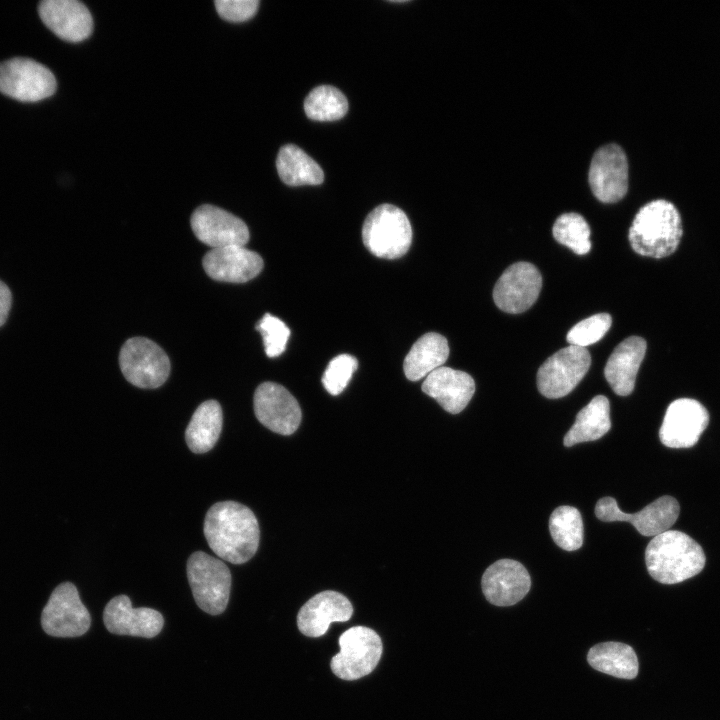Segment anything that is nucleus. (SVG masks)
Masks as SVG:
<instances>
[{
  "label": "nucleus",
  "instance_id": "nucleus-1",
  "mask_svg": "<svg viewBox=\"0 0 720 720\" xmlns=\"http://www.w3.org/2000/svg\"><path fill=\"white\" fill-rule=\"evenodd\" d=\"M203 531L211 550L233 564L250 560L259 546L260 530L256 516L239 502L213 504L206 513Z\"/></svg>",
  "mask_w": 720,
  "mask_h": 720
},
{
  "label": "nucleus",
  "instance_id": "nucleus-2",
  "mask_svg": "<svg viewBox=\"0 0 720 720\" xmlns=\"http://www.w3.org/2000/svg\"><path fill=\"white\" fill-rule=\"evenodd\" d=\"M645 562L650 576L662 584H677L699 574L706 563L702 547L689 535L668 530L649 542Z\"/></svg>",
  "mask_w": 720,
  "mask_h": 720
},
{
  "label": "nucleus",
  "instance_id": "nucleus-3",
  "mask_svg": "<svg viewBox=\"0 0 720 720\" xmlns=\"http://www.w3.org/2000/svg\"><path fill=\"white\" fill-rule=\"evenodd\" d=\"M682 237L681 217L676 207L664 199L642 206L630 226L632 249L646 257L663 258L672 254Z\"/></svg>",
  "mask_w": 720,
  "mask_h": 720
},
{
  "label": "nucleus",
  "instance_id": "nucleus-4",
  "mask_svg": "<svg viewBox=\"0 0 720 720\" xmlns=\"http://www.w3.org/2000/svg\"><path fill=\"white\" fill-rule=\"evenodd\" d=\"M365 247L375 256L396 259L409 250L412 228L406 214L392 204H381L366 217L362 227Z\"/></svg>",
  "mask_w": 720,
  "mask_h": 720
},
{
  "label": "nucleus",
  "instance_id": "nucleus-5",
  "mask_svg": "<svg viewBox=\"0 0 720 720\" xmlns=\"http://www.w3.org/2000/svg\"><path fill=\"white\" fill-rule=\"evenodd\" d=\"M193 597L204 612L221 614L227 607L232 577L227 565L203 552L192 553L186 565Z\"/></svg>",
  "mask_w": 720,
  "mask_h": 720
},
{
  "label": "nucleus",
  "instance_id": "nucleus-6",
  "mask_svg": "<svg viewBox=\"0 0 720 720\" xmlns=\"http://www.w3.org/2000/svg\"><path fill=\"white\" fill-rule=\"evenodd\" d=\"M340 652L332 657V672L343 680H356L370 674L383 651L380 636L365 626L346 630L339 638Z\"/></svg>",
  "mask_w": 720,
  "mask_h": 720
},
{
  "label": "nucleus",
  "instance_id": "nucleus-7",
  "mask_svg": "<svg viewBox=\"0 0 720 720\" xmlns=\"http://www.w3.org/2000/svg\"><path fill=\"white\" fill-rule=\"evenodd\" d=\"M119 364L126 380L139 388H157L170 373L167 354L155 342L144 337H133L123 344Z\"/></svg>",
  "mask_w": 720,
  "mask_h": 720
},
{
  "label": "nucleus",
  "instance_id": "nucleus-8",
  "mask_svg": "<svg viewBox=\"0 0 720 720\" xmlns=\"http://www.w3.org/2000/svg\"><path fill=\"white\" fill-rule=\"evenodd\" d=\"M56 90V79L44 65L28 58L0 63V92L21 102H37Z\"/></svg>",
  "mask_w": 720,
  "mask_h": 720
},
{
  "label": "nucleus",
  "instance_id": "nucleus-9",
  "mask_svg": "<svg viewBox=\"0 0 720 720\" xmlns=\"http://www.w3.org/2000/svg\"><path fill=\"white\" fill-rule=\"evenodd\" d=\"M591 364L586 348L569 345L550 356L537 372L539 392L550 399L569 394L583 379Z\"/></svg>",
  "mask_w": 720,
  "mask_h": 720
},
{
  "label": "nucleus",
  "instance_id": "nucleus-10",
  "mask_svg": "<svg viewBox=\"0 0 720 720\" xmlns=\"http://www.w3.org/2000/svg\"><path fill=\"white\" fill-rule=\"evenodd\" d=\"M41 624L54 637H78L88 631L90 614L74 584L65 582L54 589L42 611Z\"/></svg>",
  "mask_w": 720,
  "mask_h": 720
},
{
  "label": "nucleus",
  "instance_id": "nucleus-11",
  "mask_svg": "<svg viewBox=\"0 0 720 720\" xmlns=\"http://www.w3.org/2000/svg\"><path fill=\"white\" fill-rule=\"evenodd\" d=\"M680 513L678 501L669 495L661 496L636 513L623 512L616 500L604 497L595 506L596 517L603 522L631 523L643 536H657L670 530Z\"/></svg>",
  "mask_w": 720,
  "mask_h": 720
},
{
  "label": "nucleus",
  "instance_id": "nucleus-12",
  "mask_svg": "<svg viewBox=\"0 0 720 720\" xmlns=\"http://www.w3.org/2000/svg\"><path fill=\"white\" fill-rule=\"evenodd\" d=\"M588 182L594 196L603 203L621 200L628 190V161L616 143L599 147L590 162Z\"/></svg>",
  "mask_w": 720,
  "mask_h": 720
},
{
  "label": "nucleus",
  "instance_id": "nucleus-13",
  "mask_svg": "<svg viewBox=\"0 0 720 720\" xmlns=\"http://www.w3.org/2000/svg\"><path fill=\"white\" fill-rule=\"evenodd\" d=\"M708 423L709 413L699 401L679 398L666 410L659 439L669 448H689L698 442Z\"/></svg>",
  "mask_w": 720,
  "mask_h": 720
},
{
  "label": "nucleus",
  "instance_id": "nucleus-14",
  "mask_svg": "<svg viewBox=\"0 0 720 720\" xmlns=\"http://www.w3.org/2000/svg\"><path fill=\"white\" fill-rule=\"evenodd\" d=\"M541 287L539 270L531 263L517 262L509 266L496 282L493 299L504 312L522 313L537 300Z\"/></svg>",
  "mask_w": 720,
  "mask_h": 720
},
{
  "label": "nucleus",
  "instance_id": "nucleus-15",
  "mask_svg": "<svg viewBox=\"0 0 720 720\" xmlns=\"http://www.w3.org/2000/svg\"><path fill=\"white\" fill-rule=\"evenodd\" d=\"M253 402L256 418L269 430L290 435L298 429L302 418L300 406L282 385L274 382L260 384Z\"/></svg>",
  "mask_w": 720,
  "mask_h": 720
},
{
  "label": "nucleus",
  "instance_id": "nucleus-16",
  "mask_svg": "<svg viewBox=\"0 0 720 720\" xmlns=\"http://www.w3.org/2000/svg\"><path fill=\"white\" fill-rule=\"evenodd\" d=\"M191 228L204 244L214 248L245 246L247 225L235 215L213 205L198 207L191 216Z\"/></svg>",
  "mask_w": 720,
  "mask_h": 720
},
{
  "label": "nucleus",
  "instance_id": "nucleus-17",
  "mask_svg": "<svg viewBox=\"0 0 720 720\" xmlns=\"http://www.w3.org/2000/svg\"><path fill=\"white\" fill-rule=\"evenodd\" d=\"M103 621L112 634L153 638L163 628L160 612L148 607L133 608L126 595L112 598L105 606Z\"/></svg>",
  "mask_w": 720,
  "mask_h": 720
},
{
  "label": "nucleus",
  "instance_id": "nucleus-18",
  "mask_svg": "<svg viewBox=\"0 0 720 720\" xmlns=\"http://www.w3.org/2000/svg\"><path fill=\"white\" fill-rule=\"evenodd\" d=\"M481 586L484 596L491 604L511 606L529 592L531 579L520 562L500 559L486 569Z\"/></svg>",
  "mask_w": 720,
  "mask_h": 720
},
{
  "label": "nucleus",
  "instance_id": "nucleus-19",
  "mask_svg": "<svg viewBox=\"0 0 720 720\" xmlns=\"http://www.w3.org/2000/svg\"><path fill=\"white\" fill-rule=\"evenodd\" d=\"M203 268L214 280L244 283L261 272L263 260L244 246H228L208 251L203 258Z\"/></svg>",
  "mask_w": 720,
  "mask_h": 720
},
{
  "label": "nucleus",
  "instance_id": "nucleus-20",
  "mask_svg": "<svg viewBox=\"0 0 720 720\" xmlns=\"http://www.w3.org/2000/svg\"><path fill=\"white\" fill-rule=\"evenodd\" d=\"M38 12L43 23L65 41H83L93 30L88 8L76 0H44L39 3Z\"/></svg>",
  "mask_w": 720,
  "mask_h": 720
},
{
  "label": "nucleus",
  "instance_id": "nucleus-21",
  "mask_svg": "<svg viewBox=\"0 0 720 720\" xmlns=\"http://www.w3.org/2000/svg\"><path fill=\"white\" fill-rule=\"evenodd\" d=\"M353 614L350 601L341 593L327 590L310 598L299 610L297 626L308 637L324 635L332 622H346Z\"/></svg>",
  "mask_w": 720,
  "mask_h": 720
},
{
  "label": "nucleus",
  "instance_id": "nucleus-22",
  "mask_svg": "<svg viewBox=\"0 0 720 720\" xmlns=\"http://www.w3.org/2000/svg\"><path fill=\"white\" fill-rule=\"evenodd\" d=\"M422 390L451 414L460 413L475 392V382L466 372L439 367L426 376Z\"/></svg>",
  "mask_w": 720,
  "mask_h": 720
},
{
  "label": "nucleus",
  "instance_id": "nucleus-23",
  "mask_svg": "<svg viewBox=\"0 0 720 720\" xmlns=\"http://www.w3.org/2000/svg\"><path fill=\"white\" fill-rule=\"evenodd\" d=\"M646 347V341L642 337L630 336L611 353L604 368V375L617 395L627 396L632 393Z\"/></svg>",
  "mask_w": 720,
  "mask_h": 720
},
{
  "label": "nucleus",
  "instance_id": "nucleus-24",
  "mask_svg": "<svg viewBox=\"0 0 720 720\" xmlns=\"http://www.w3.org/2000/svg\"><path fill=\"white\" fill-rule=\"evenodd\" d=\"M449 356L446 338L438 333L421 336L411 347L403 363L405 376L410 381L426 378L441 367Z\"/></svg>",
  "mask_w": 720,
  "mask_h": 720
},
{
  "label": "nucleus",
  "instance_id": "nucleus-25",
  "mask_svg": "<svg viewBox=\"0 0 720 720\" xmlns=\"http://www.w3.org/2000/svg\"><path fill=\"white\" fill-rule=\"evenodd\" d=\"M589 665L602 673L634 679L638 674V658L633 648L621 642H603L594 645L587 654Z\"/></svg>",
  "mask_w": 720,
  "mask_h": 720
},
{
  "label": "nucleus",
  "instance_id": "nucleus-26",
  "mask_svg": "<svg viewBox=\"0 0 720 720\" xmlns=\"http://www.w3.org/2000/svg\"><path fill=\"white\" fill-rule=\"evenodd\" d=\"M223 424L220 404L215 400L201 403L195 410L185 431L189 449L196 454L206 453L216 444Z\"/></svg>",
  "mask_w": 720,
  "mask_h": 720
},
{
  "label": "nucleus",
  "instance_id": "nucleus-27",
  "mask_svg": "<svg viewBox=\"0 0 720 720\" xmlns=\"http://www.w3.org/2000/svg\"><path fill=\"white\" fill-rule=\"evenodd\" d=\"M611 428L609 400L603 395L595 396L577 414L576 420L563 439L565 447L594 441Z\"/></svg>",
  "mask_w": 720,
  "mask_h": 720
},
{
  "label": "nucleus",
  "instance_id": "nucleus-28",
  "mask_svg": "<svg viewBox=\"0 0 720 720\" xmlns=\"http://www.w3.org/2000/svg\"><path fill=\"white\" fill-rule=\"evenodd\" d=\"M276 168L281 180L289 186L318 185L324 180L319 164L293 144L280 148Z\"/></svg>",
  "mask_w": 720,
  "mask_h": 720
},
{
  "label": "nucleus",
  "instance_id": "nucleus-29",
  "mask_svg": "<svg viewBox=\"0 0 720 720\" xmlns=\"http://www.w3.org/2000/svg\"><path fill=\"white\" fill-rule=\"evenodd\" d=\"M304 111L312 120L334 121L347 113L348 101L339 89L330 85H321L312 89L306 96Z\"/></svg>",
  "mask_w": 720,
  "mask_h": 720
},
{
  "label": "nucleus",
  "instance_id": "nucleus-30",
  "mask_svg": "<svg viewBox=\"0 0 720 720\" xmlns=\"http://www.w3.org/2000/svg\"><path fill=\"white\" fill-rule=\"evenodd\" d=\"M549 530L554 542L563 550L575 551L583 544V521L575 507H557L550 516Z\"/></svg>",
  "mask_w": 720,
  "mask_h": 720
},
{
  "label": "nucleus",
  "instance_id": "nucleus-31",
  "mask_svg": "<svg viewBox=\"0 0 720 720\" xmlns=\"http://www.w3.org/2000/svg\"><path fill=\"white\" fill-rule=\"evenodd\" d=\"M552 233L558 243L578 255H585L591 249L590 227L578 213L561 214L554 222Z\"/></svg>",
  "mask_w": 720,
  "mask_h": 720
},
{
  "label": "nucleus",
  "instance_id": "nucleus-32",
  "mask_svg": "<svg viewBox=\"0 0 720 720\" xmlns=\"http://www.w3.org/2000/svg\"><path fill=\"white\" fill-rule=\"evenodd\" d=\"M611 324L612 318L608 313L595 314L573 326L567 333L566 339L570 345L585 348L602 339Z\"/></svg>",
  "mask_w": 720,
  "mask_h": 720
},
{
  "label": "nucleus",
  "instance_id": "nucleus-33",
  "mask_svg": "<svg viewBox=\"0 0 720 720\" xmlns=\"http://www.w3.org/2000/svg\"><path fill=\"white\" fill-rule=\"evenodd\" d=\"M358 367L357 359L350 354H341L333 358L323 376L322 383L331 395L340 394L349 383Z\"/></svg>",
  "mask_w": 720,
  "mask_h": 720
},
{
  "label": "nucleus",
  "instance_id": "nucleus-34",
  "mask_svg": "<svg viewBox=\"0 0 720 720\" xmlns=\"http://www.w3.org/2000/svg\"><path fill=\"white\" fill-rule=\"evenodd\" d=\"M256 329L261 333L266 355L270 358L281 355L290 336V329L279 318L266 313Z\"/></svg>",
  "mask_w": 720,
  "mask_h": 720
},
{
  "label": "nucleus",
  "instance_id": "nucleus-35",
  "mask_svg": "<svg viewBox=\"0 0 720 720\" xmlns=\"http://www.w3.org/2000/svg\"><path fill=\"white\" fill-rule=\"evenodd\" d=\"M258 0H216L215 7L221 18L230 22H243L258 10Z\"/></svg>",
  "mask_w": 720,
  "mask_h": 720
},
{
  "label": "nucleus",
  "instance_id": "nucleus-36",
  "mask_svg": "<svg viewBox=\"0 0 720 720\" xmlns=\"http://www.w3.org/2000/svg\"><path fill=\"white\" fill-rule=\"evenodd\" d=\"M12 303V294L8 286L0 280V327L6 322Z\"/></svg>",
  "mask_w": 720,
  "mask_h": 720
}]
</instances>
